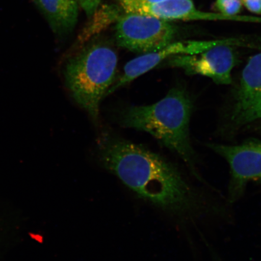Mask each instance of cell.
Segmentation results:
<instances>
[{
	"instance_id": "cell-1",
	"label": "cell",
	"mask_w": 261,
	"mask_h": 261,
	"mask_svg": "<svg viewBox=\"0 0 261 261\" xmlns=\"http://www.w3.org/2000/svg\"><path fill=\"white\" fill-rule=\"evenodd\" d=\"M102 164L140 197L181 220L204 214V203L180 171L156 153L107 136L99 144Z\"/></svg>"
},
{
	"instance_id": "cell-2",
	"label": "cell",
	"mask_w": 261,
	"mask_h": 261,
	"mask_svg": "<svg viewBox=\"0 0 261 261\" xmlns=\"http://www.w3.org/2000/svg\"><path fill=\"white\" fill-rule=\"evenodd\" d=\"M193 103L182 87L173 88L158 102L126 108L120 121L125 128L143 130L177 154L199 181L204 182L196 168V155L189 135Z\"/></svg>"
},
{
	"instance_id": "cell-3",
	"label": "cell",
	"mask_w": 261,
	"mask_h": 261,
	"mask_svg": "<svg viewBox=\"0 0 261 261\" xmlns=\"http://www.w3.org/2000/svg\"><path fill=\"white\" fill-rule=\"evenodd\" d=\"M118 57L109 42L87 44L65 64V84L78 105L96 120L101 101L116 81Z\"/></svg>"
},
{
	"instance_id": "cell-4",
	"label": "cell",
	"mask_w": 261,
	"mask_h": 261,
	"mask_svg": "<svg viewBox=\"0 0 261 261\" xmlns=\"http://www.w3.org/2000/svg\"><path fill=\"white\" fill-rule=\"evenodd\" d=\"M177 35L171 21L133 13L120 16L115 28L119 47L142 54L161 50L176 41Z\"/></svg>"
},
{
	"instance_id": "cell-5",
	"label": "cell",
	"mask_w": 261,
	"mask_h": 261,
	"mask_svg": "<svg viewBox=\"0 0 261 261\" xmlns=\"http://www.w3.org/2000/svg\"><path fill=\"white\" fill-rule=\"evenodd\" d=\"M207 146L229 165L228 203L239 200L250 182L261 184V140L250 139L239 145L210 143Z\"/></svg>"
},
{
	"instance_id": "cell-6",
	"label": "cell",
	"mask_w": 261,
	"mask_h": 261,
	"mask_svg": "<svg viewBox=\"0 0 261 261\" xmlns=\"http://www.w3.org/2000/svg\"><path fill=\"white\" fill-rule=\"evenodd\" d=\"M232 45L221 44L193 55H178L166 60L169 67L179 68L189 76L200 75L218 85L231 83V71L237 64Z\"/></svg>"
},
{
	"instance_id": "cell-7",
	"label": "cell",
	"mask_w": 261,
	"mask_h": 261,
	"mask_svg": "<svg viewBox=\"0 0 261 261\" xmlns=\"http://www.w3.org/2000/svg\"><path fill=\"white\" fill-rule=\"evenodd\" d=\"M126 13L152 16L171 21H234L261 23V17L256 16L226 15L219 12L201 11L192 0H167L156 4H145L135 0H117Z\"/></svg>"
},
{
	"instance_id": "cell-8",
	"label": "cell",
	"mask_w": 261,
	"mask_h": 261,
	"mask_svg": "<svg viewBox=\"0 0 261 261\" xmlns=\"http://www.w3.org/2000/svg\"><path fill=\"white\" fill-rule=\"evenodd\" d=\"M242 43V40L238 38L208 41H176L161 50L143 54L127 63L124 67L123 74L108 90L106 97L175 55L197 54L218 45L229 44L238 47L241 46Z\"/></svg>"
},
{
	"instance_id": "cell-9",
	"label": "cell",
	"mask_w": 261,
	"mask_h": 261,
	"mask_svg": "<svg viewBox=\"0 0 261 261\" xmlns=\"http://www.w3.org/2000/svg\"><path fill=\"white\" fill-rule=\"evenodd\" d=\"M261 119V52L249 58L234 94L231 120L244 126Z\"/></svg>"
},
{
	"instance_id": "cell-10",
	"label": "cell",
	"mask_w": 261,
	"mask_h": 261,
	"mask_svg": "<svg viewBox=\"0 0 261 261\" xmlns=\"http://www.w3.org/2000/svg\"><path fill=\"white\" fill-rule=\"evenodd\" d=\"M47 19L55 34L64 37L76 26L80 0H32Z\"/></svg>"
},
{
	"instance_id": "cell-11",
	"label": "cell",
	"mask_w": 261,
	"mask_h": 261,
	"mask_svg": "<svg viewBox=\"0 0 261 261\" xmlns=\"http://www.w3.org/2000/svg\"><path fill=\"white\" fill-rule=\"evenodd\" d=\"M243 4L241 0H216L215 7L220 14L234 16L240 14Z\"/></svg>"
},
{
	"instance_id": "cell-12",
	"label": "cell",
	"mask_w": 261,
	"mask_h": 261,
	"mask_svg": "<svg viewBox=\"0 0 261 261\" xmlns=\"http://www.w3.org/2000/svg\"><path fill=\"white\" fill-rule=\"evenodd\" d=\"M102 0H80V5L89 16L96 11Z\"/></svg>"
},
{
	"instance_id": "cell-13",
	"label": "cell",
	"mask_w": 261,
	"mask_h": 261,
	"mask_svg": "<svg viewBox=\"0 0 261 261\" xmlns=\"http://www.w3.org/2000/svg\"><path fill=\"white\" fill-rule=\"evenodd\" d=\"M243 5L254 14L261 15V0H241Z\"/></svg>"
},
{
	"instance_id": "cell-14",
	"label": "cell",
	"mask_w": 261,
	"mask_h": 261,
	"mask_svg": "<svg viewBox=\"0 0 261 261\" xmlns=\"http://www.w3.org/2000/svg\"><path fill=\"white\" fill-rule=\"evenodd\" d=\"M135 1L145 3V4H156V3H162L167 0H135Z\"/></svg>"
}]
</instances>
